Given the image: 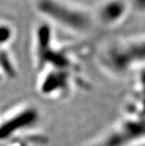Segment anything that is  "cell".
<instances>
[{"mask_svg": "<svg viewBox=\"0 0 145 146\" xmlns=\"http://www.w3.org/2000/svg\"><path fill=\"white\" fill-rule=\"evenodd\" d=\"M35 9L44 18L73 32H87L95 24L92 11L68 0H35Z\"/></svg>", "mask_w": 145, "mask_h": 146, "instance_id": "cell-1", "label": "cell"}, {"mask_svg": "<svg viewBox=\"0 0 145 146\" xmlns=\"http://www.w3.org/2000/svg\"><path fill=\"white\" fill-rule=\"evenodd\" d=\"M129 5L124 0H102L92 13L95 23L103 27H115L125 19Z\"/></svg>", "mask_w": 145, "mask_h": 146, "instance_id": "cell-2", "label": "cell"}, {"mask_svg": "<svg viewBox=\"0 0 145 146\" xmlns=\"http://www.w3.org/2000/svg\"><path fill=\"white\" fill-rule=\"evenodd\" d=\"M13 36V27L6 21H0V46L11 41Z\"/></svg>", "mask_w": 145, "mask_h": 146, "instance_id": "cell-3", "label": "cell"}]
</instances>
